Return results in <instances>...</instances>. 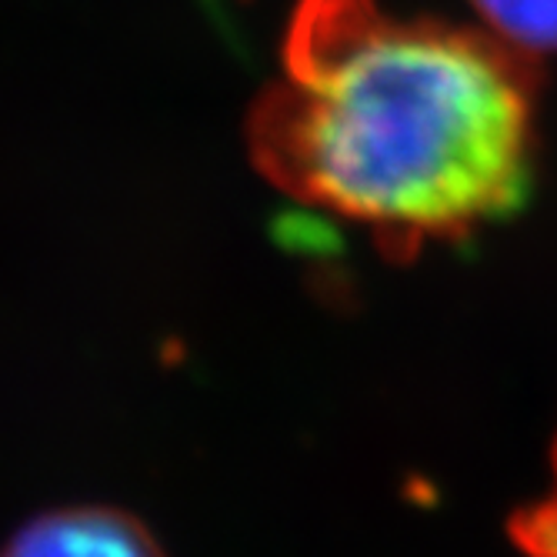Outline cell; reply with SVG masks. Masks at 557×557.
<instances>
[{
	"label": "cell",
	"instance_id": "obj_1",
	"mask_svg": "<svg viewBox=\"0 0 557 557\" xmlns=\"http://www.w3.org/2000/svg\"><path fill=\"white\" fill-rule=\"evenodd\" d=\"M247 144L300 205L364 227L391 258L414 255L521 208L531 77L491 34L391 17L374 0H300Z\"/></svg>",
	"mask_w": 557,
	"mask_h": 557
},
{
	"label": "cell",
	"instance_id": "obj_2",
	"mask_svg": "<svg viewBox=\"0 0 557 557\" xmlns=\"http://www.w3.org/2000/svg\"><path fill=\"white\" fill-rule=\"evenodd\" d=\"M0 557H164L158 537L117 508H61L27 521Z\"/></svg>",
	"mask_w": 557,
	"mask_h": 557
},
{
	"label": "cell",
	"instance_id": "obj_3",
	"mask_svg": "<svg viewBox=\"0 0 557 557\" xmlns=\"http://www.w3.org/2000/svg\"><path fill=\"white\" fill-rule=\"evenodd\" d=\"M494 40L515 54L557 50V0H471Z\"/></svg>",
	"mask_w": 557,
	"mask_h": 557
},
{
	"label": "cell",
	"instance_id": "obj_4",
	"mask_svg": "<svg viewBox=\"0 0 557 557\" xmlns=\"http://www.w3.org/2000/svg\"><path fill=\"white\" fill-rule=\"evenodd\" d=\"M511 541L524 557H557V437L550 450V481L544 494L511 518Z\"/></svg>",
	"mask_w": 557,
	"mask_h": 557
}]
</instances>
